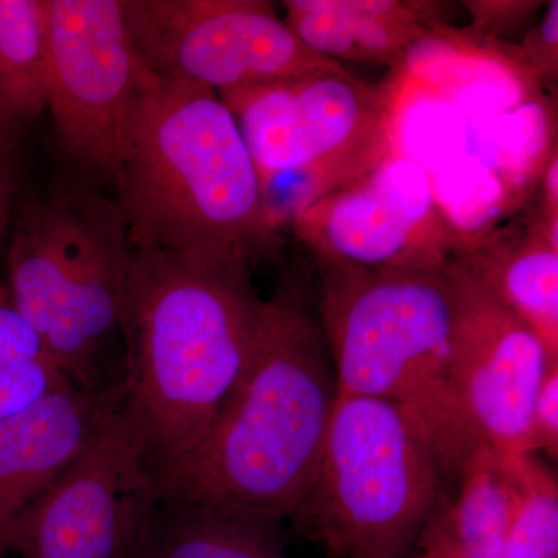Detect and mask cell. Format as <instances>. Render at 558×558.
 <instances>
[{"instance_id":"cell-1","label":"cell","mask_w":558,"mask_h":558,"mask_svg":"<svg viewBox=\"0 0 558 558\" xmlns=\"http://www.w3.org/2000/svg\"><path fill=\"white\" fill-rule=\"evenodd\" d=\"M252 270L132 250L120 407L159 478L204 440L247 365L266 310Z\"/></svg>"},{"instance_id":"cell-2","label":"cell","mask_w":558,"mask_h":558,"mask_svg":"<svg viewBox=\"0 0 558 558\" xmlns=\"http://www.w3.org/2000/svg\"><path fill=\"white\" fill-rule=\"evenodd\" d=\"M116 190L132 247L250 269L277 247L255 163L218 92L142 62Z\"/></svg>"},{"instance_id":"cell-3","label":"cell","mask_w":558,"mask_h":558,"mask_svg":"<svg viewBox=\"0 0 558 558\" xmlns=\"http://www.w3.org/2000/svg\"><path fill=\"white\" fill-rule=\"evenodd\" d=\"M339 388L314 293L286 278L207 436L160 475L161 498L288 520L310 492Z\"/></svg>"},{"instance_id":"cell-4","label":"cell","mask_w":558,"mask_h":558,"mask_svg":"<svg viewBox=\"0 0 558 558\" xmlns=\"http://www.w3.org/2000/svg\"><path fill=\"white\" fill-rule=\"evenodd\" d=\"M447 267L377 271L319 263L314 303L339 395L392 403L449 486L478 446L451 389L454 296Z\"/></svg>"},{"instance_id":"cell-5","label":"cell","mask_w":558,"mask_h":558,"mask_svg":"<svg viewBox=\"0 0 558 558\" xmlns=\"http://www.w3.org/2000/svg\"><path fill=\"white\" fill-rule=\"evenodd\" d=\"M132 247L116 197L89 179H64L27 202L14 223L7 267L11 299L76 388L121 384L110 354Z\"/></svg>"},{"instance_id":"cell-6","label":"cell","mask_w":558,"mask_h":558,"mask_svg":"<svg viewBox=\"0 0 558 558\" xmlns=\"http://www.w3.org/2000/svg\"><path fill=\"white\" fill-rule=\"evenodd\" d=\"M447 490L392 403L339 395L317 476L288 520L329 558H405Z\"/></svg>"},{"instance_id":"cell-7","label":"cell","mask_w":558,"mask_h":558,"mask_svg":"<svg viewBox=\"0 0 558 558\" xmlns=\"http://www.w3.org/2000/svg\"><path fill=\"white\" fill-rule=\"evenodd\" d=\"M218 95L236 120L277 227L399 150L391 95L347 69Z\"/></svg>"},{"instance_id":"cell-8","label":"cell","mask_w":558,"mask_h":558,"mask_svg":"<svg viewBox=\"0 0 558 558\" xmlns=\"http://www.w3.org/2000/svg\"><path fill=\"white\" fill-rule=\"evenodd\" d=\"M135 57L154 75L215 92L343 64L307 49L264 0H121Z\"/></svg>"},{"instance_id":"cell-9","label":"cell","mask_w":558,"mask_h":558,"mask_svg":"<svg viewBox=\"0 0 558 558\" xmlns=\"http://www.w3.org/2000/svg\"><path fill=\"white\" fill-rule=\"evenodd\" d=\"M161 501L159 475L119 410L20 521L17 558H142Z\"/></svg>"},{"instance_id":"cell-10","label":"cell","mask_w":558,"mask_h":558,"mask_svg":"<svg viewBox=\"0 0 558 558\" xmlns=\"http://www.w3.org/2000/svg\"><path fill=\"white\" fill-rule=\"evenodd\" d=\"M46 10L58 142L87 179L116 189L140 84L121 0H46Z\"/></svg>"},{"instance_id":"cell-11","label":"cell","mask_w":558,"mask_h":558,"mask_svg":"<svg viewBox=\"0 0 558 558\" xmlns=\"http://www.w3.org/2000/svg\"><path fill=\"white\" fill-rule=\"evenodd\" d=\"M318 263L435 271L464 255L424 165L402 150L290 222Z\"/></svg>"},{"instance_id":"cell-12","label":"cell","mask_w":558,"mask_h":558,"mask_svg":"<svg viewBox=\"0 0 558 558\" xmlns=\"http://www.w3.org/2000/svg\"><path fill=\"white\" fill-rule=\"evenodd\" d=\"M454 296L450 381L476 446L529 453L535 398L550 362L538 337L461 259L447 267Z\"/></svg>"},{"instance_id":"cell-13","label":"cell","mask_w":558,"mask_h":558,"mask_svg":"<svg viewBox=\"0 0 558 558\" xmlns=\"http://www.w3.org/2000/svg\"><path fill=\"white\" fill-rule=\"evenodd\" d=\"M123 387L102 391L68 384L0 422V557L22 520L83 453L121 405Z\"/></svg>"},{"instance_id":"cell-14","label":"cell","mask_w":558,"mask_h":558,"mask_svg":"<svg viewBox=\"0 0 558 558\" xmlns=\"http://www.w3.org/2000/svg\"><path fill=\"white\" fill-rule=\"evenodd\" d=\"M286 24L319 57L398 64L438 27L428 2L402 0H288Z\"/></svg>"},{"instance_id":"cell-15","label":"cell","mask_w":558,"mask_h":558,"mask_svg":"<svg viewBox=\"0 0 558 558\" xmlns=\"http://www.w3.org/2000/svg\"><path fill=\"white\" fill-rule=\"evenodd\" d=\"M523 454L478 446L465 459L417 549L438 558H505L520 495Z\"/></svg>"},{"instance_id":"cell-16","label":"cell","mask_w":558,"mask_h":558,"mask_svg":"<svg viewBox=\"0 0 558 558\" xmlns=\"http://www.w3.org/2000/svg\"><path fill=\"white\" fill-rule=\"evenodd\" d=\"M461 259L558 362V241L535 219L523 233L475 242Z\"/></svg>"},{"instance_id":"cell-17","label":"cell","mask_w":558,"mask_h":558,"mask_svg":"<svg viewBox=\"0 0 558 558\" xmlns=\"http://www.w3.org/2000/svg\"><path fill=\"white\" fill-rule=\"evenodd\" d=\"M282 517L161 498L142 558H288Z\"/></svg>"},{"instance_id":"cell-18","label":"cell","mask_w":558,"mask_h":558,"mask_svg":"<svg viewBox=\"0 0 558 558\" xmlns=\"http://www.w3.org/2000/svg\"><path fill=\"white\" fill-rule=\"evenodd\" d=\"M49 106L46 0H0V108L17 126Z\"/></svg>"},{"instance_id":"cell-19","label":"cell","mask_w":558,"mask_h":558,"mask_svg":"<svg viewBox=\"0 0 558 558\" xmlns=\"http://www.w3.org/2000/svg\"><path fill=\"white\" fill-rule=\"evenodd\" d=\"M505 558H558V484L537 454H523Z\"/></svg>"},{"instance_id":"cell-20","label":"cell","mask_w":558,"mask_h":558,"mask_svg":"<svg viewBox=\"0 0 558 558\" xmlns=\"http://www.w3.org/2000/svg\"><path fill=\"white\" fill-rule=\"evenodd\" d=\"M70 384L51 360L0 363V422Z\"/></svg>"},{"instance_id":"cell-21","label":"cell","mask_w":558,"mask_h":558,"mask_svg":"<svg viewBox=\"0 0 558 558\" xmlns=\"http://www.w3.org/2000/svg\"><path fill=\"white\" fill-rule=\"evenodd\" d=\"M33 360L51 359L38 332L14 304L9 288L0 286V363Z\"/></svg>"},{"instance_id":"cell-22","label":"cell","mask_w":558,"mask_h":558,"mask_svg":"<svg viewBox=\"0 0 558 558\" xmlns=\"http://www.w3.org/2000/svg\"><path fill=\"white\" fill-rule=\"evenodd\" d=\"M546 451L549 457L558 453V362L550 363L539 385L531 416L529 453Z\"/></svg>"},{"instance_id":"cell-23","label":"cell","mask_w":558,"mask_h":558,"mask_svg":"<svg viewBox=\"0 0 558 558\" xmlns=\"http://www.w3.org/2000/svg\"><path fill=\"white\" fill-rule=\"evenodd\" d=\"M521 51L539 78L557 80L558 72V2H549L539 25L521 43Z\"/></svg>"},{"instance_id":"cell-24","label":"cell","mask_w":558,"mask_h":558,"mask_svg":"<svg viewBox=\"0 0 558 558\" xmlns=\"http://www.w3.org/2000/svg\"><path fill=\"white\" fill-rule=\"evenodd\" d=\"M472 14L473 31L480 33H505L526 20L538 9V2H465Z\"/></svg>"},{"instance_id":"cell-25","label":"cell","mask_w":558,"mask_h":558,"mask_svg":"<svg viewBox=\"0 0 558 558\" xmlns=\"http://www.w3.org/2000/svg\"><path fill=\"white\" fill-rule=\"evenodd\" d=\"M539 226L553 240L558 241V156L557 146L550 154L539 180Z\"/></svg>"},{"instance_id":"cell-26","label":"cell","mask_w":558,"mask_h":558,"mask_svg":"<svg viewBox=\"0 0 558 558\" xmlns=\"http://www.w3.org/2000/svg\"><path fill=\"white\" fill-rule=\"evenodd\" d=\"M10 154L0 153V245L5 240L7 230H9L11 194H13L9 165Z\"/></svg>"},{"instance_id":"cell-27","label":"cell","mask_w":558,"mask_h":558,"mask_svg":"<svg viewBox=\"0 0 558 558\" xmlns=\"http://www.w3.org/2000/svg\"><path fill=\"white\" fill-rule=\"evenodd\" d=\"M20 126L13 123L0 108V153H11L16 146V135Z\"/></svg>"},{"instance_id":"cell-28","label":"cell","mask_w":558,"mask_h":558,"mask_svg":"<svg viewBox=\"0 0 558 558\" xmlns=\"http://www.w3.org/2000/svg\"><path fill=\"white\" fill-rule=\"evenodd\" d=\"M405 558H438L435 554L428 553V550L416 549L414 553H411L409 557Z\"/></svg>"}]
</instances>
